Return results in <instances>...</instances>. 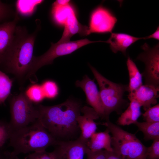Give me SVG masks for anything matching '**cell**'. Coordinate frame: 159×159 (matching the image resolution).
I'll return each mask as SVG.
<instances>
[{
  "label": "cell",
  "mask_w": 159,
  "mask_h": 159,
  "mask_svg": "<svg viewBox=\"0 0 159 159\" xmlns=\"http://www.w3.org/2000/svg\"><path fill=\"white\" fill-rule=\"evenodd\" d=\"M35 30L29 34L24 27L17 26L12 43L0 61V68L14 75L22 84L27 79L33 55L34 43L40 29L37 24Z\"/></svg>",
  "instance_id": "obj_1"
},
{
  "label": "cell",
  "mask_w": 159,
  "mask_h": 159,
  "mask_svg": "<svg viewBox=\"0 0 159 159\" xmlns=\"http://www.w3.org/2000/svg\"><path fill=\"white\" fill-rule=\"evenodd\" d=\"M37 106V120L57 140L72 136L79 129L77 119L82 107L77 101L69 98L57 105Z\"/></svg>",
  "instance_id": "obj_2"
},
{
  "label": "cell",
  "mask_w": 159,
  "mask_h": 159,
  "mask_svg": "<svg viewBox=\"0 0 159 159\" xmlns=\"http://www.w3.org/2000/svg\"><path fill=\"white\" fill-rule=\"evenodd\" d=\"M9 145L13 148L11 155L45 150L48 147L57 145L59 141L37 120L31 124L12 133Z\"/></svg>",
  "instance_id": "obj_3"
},
{
  "label": "cell",
  "mask_w": 159,
  "mask_h": 159,
  "mask_svg": "<svg viewBox=\"0 0 159 159\" xmlns=\"http://www.w3.org/2000/svg\"><path fill=\"white\" fill-rule=\"evenodd\" d=\"M112 135L113 150L125 159H147V147L135 134L126 131L109 119L102 124Z\"/></svg>",
  "instance_id": "obj_4"
},
{
  "label": "cell",
  "mask_w": 159,
  "mask_h": 159,
  "mask_svg": "<svg viewBox=\"0 0 159 159\" xmlns=\"http://www.w3.org/2000/svg\"><path fill=\"white\" fill-rule=\"evenodd\" d=\"M89 66L99 87L105 118L106 120L108 119L111 112H118L126 103L123 96L128 91V85L114 82L105 77L91 65Z\"/></svg>",
  "instance_id": "obj_5"
},
{
  "label": "cell",
  "mask_w": 159,
  "mask_h": 159,
  "mask_svg": "<svg viewBox=\"0 0 159 159\" xmlns=\"http://www.w3.org/2000/svg\"><path fill=\"white\" fill-rule=\"evenodd\" d=\"M103 42L102 41H92L85 39L64 42H58L55 43H52L51 47L45 53L39 56H33L27 79H29L33 83L34 77L36 79L35 74L37 71L44 66L52 64L55 59L71 54L87 44Z\"/></svg>",
  "instance_id": "obj_6"
},
{
  "label": "cell",
  "mask_w": 159,
  "mask_h": 159,
  "mask_svg": "<svg viewBox=\"0 0 159 159\" xmlns=\"http://www.w3.org/2000/svg\"><path fill=\"white\" fill-rule=\"evenodd\" d=\"M10 108L11 120L9 123L12 132L31 124L37 119V105H34L23 91L11 98Z\"/></svg>",
  "instance_id": "obj_7"
},
{
  "label": "cell",
  "mask_w": 159,
  "mask_h": 159,
  "mask_svg": "<svg viewBox=\"0 0 159 159\" xmlns=\"http://www.w3.org/2000/svg\"><path fill=\"white\" fill-rule=\"evenodd\" d=\"M143 52L136 59L143 62L145 68L142 74L145 85L159 88V44L151 47L146 43L141 46Z\"/></svg>",
  "instance_id": "obj_8"
},
{
  "label": "cell",
  "mask_w": 159,
  "mask_h": 159,
  "mask_svg": "<svg viewBox=\"0 0 159 159\" xmlns=\"http://www.w3.org/2000/svg\"><path fill=\"white\" fill-rule=\"evenodd\" d=\"M117 21L116 16L112 11L102 5H99L91 14L87 35L92 33H111Z\"/></svg>",
  "instance_id": "obj_9"
},
{
  "label": "cell",
  "mask_w": 159,
  "mask_h": 159,
  "mask_svg": "<svg viewBox=\"0 0 159 159\" xmlns=\"http://www.w3.org/2000/svg\"><path fill=\"white\" fill-rule=\"evenodd\" d=\"M75 85L83 90L86 95L87 103L95 110L99 117L105 118L99 91L94 80L85 75L82 80L76 81Z\"/></svg>",
  "instance_id": "obj_10"
},
{
  "label": "cell",
  "mask_w": 159,
  "mask_h": 159,
  "mask_svg": "<svg viewBox=\"0 0 159 159\" xmlns=\"http://www.w3.org/2000/svg\"><path fill=\"white\" fill-rule=\"evenodd\" d=\"M81 112L83 115H80L77 119L81 131L79 138L87 143L91 136L96 132L97 125L94 120L98 119L99 116L93 108L86 106L82 107Z\"/></svg>",
  "instance_id": "obj_11"
},
{
  "label": "cell",
  "mask_w": 159,
  "mask_h": 159,
  "mask_svg": "<svg viewBox=\"0 0 159 159\" xmlns=\"http://www.w3.org/2000/svg\"><path fill=\"white\" fill-rule=\"evenodd\" d=\"M159 92V88L143 85L133 92L129 93L128 97L129 100H135L146 111L152 105H156Z\"/></svg>",
  "instance_id": "obj_12"
},
{
  "label": "cell",
  "mask_w": 159,
  "mask_h": 159,
  "mask_svg": "<svg viewBox=\"0 0 159 159\" xmlns=\"http://www.w3.org/2000/svg\"><path fill=\"white\" fill-rule=\"evenodd\" d=\"M87 143L78 138L74 141H59L62 159H83L88 148Z\"/></svg>",
  "instance_id": "obj_13"
},
{
  "label": "cell",
  "mask_w": 159,
  "mask_h": 159,
  "mask_svg": "<svg viewBox=\"0 0 159 159\" xmlns=\"http://www.w3.org/2000/svg\"><path fill=\"white\" fill-rule=\"evenodd\" d=\"M19 19L16 12L12 20L0 24V61L12 43Z\"/></svg>",
  "instance_id": "obj_14"
},
{
  "label": "cell",
  "mask_w": 159,
  "mask_h": 159,
  "mask_svg": "<svg viewBox=\"0 0 159 159\" xmlns=\"http://www.w3.org/2000/svg\"><path fill=\"white\" fill-rule=\"evenodd\" d=\"M143 39V37H135L125 33L112 32L106 43L110 44V49L113 53L121 52L126 55L127 49L129 47Z\"/></svg>",
  "instance_id": "obj_15"
},
{
  "label": "cell",
  "mask_w": 159,
  "mask_h": 159,
  "mask_svg": "<svg viewBox=\"0 0 159 159\" xmlns=\"http://www.w3.org/2000/svg\"><path fill=\"white\" fill-rule=\"evenodd\" d=\"M63 26L64 30L59 42L69 41L71 38L77 34L82 36L87 35L88 27L79 22L74 11L69 15Z\"/></svg>",
  "instance_id": "obj_16"
},
{
  "label": "cell",
  "mask_w": 159,
  "mask_h": 159,
  "mask_svg": "<svg viewBox=\"0 0 159 159\" xmlns=\"http://www.w3.org/2000/svg\"><path fill=\"white\" fill-rule=\"evenodd\" d=\"M110 132L107 128L103 132H95L90 137L87 143V146L92 152L104 150L108 151H113L111 145V137Z\"/></svg>",
  "instance_id": "obj_17"
},
{
  "label": "cell",
  "mask_w": 159,
  "mask_h": 159,
  "mask_svg": "<svg viewBox=\"0 0 159 159\" xmlns=\"http://www.w3.org/2000/svg\"><path fill=\"white\" fill-rule=\"evenodd\" d=\"M129 100V106L117 120V123L120 125L125 126L135 124L142 114L141 106L139 104L133 100Z\"/></svg>",
  "instance_id": "obj_18"
},
{
  "label": "cell",
  "mask_w": 159,
  "mask_h": 159,
  "mask_svg": "<svg viewBox=\"0 0 159 159\" xmlns=\"http://www.w3.org/2000/svg\"><path fill=\"white\" fill-rule=\"evenodd\" d=\"M126 64L129 76L128 92L129 93L133 92L143 85V77L136 64L129 56Z\"/></svg>",
  "instance_id": "obj_19"
},
{
  "label": "cell",
  "mask_w": 159,
  "mask_h": 159,
  "mask_svg": "<svg viewBox=\"0 0 159 159\" xmlns=\"http://www.w3.org/2000/svg\"><path fill=\"white\" fill-rule=\"evenodd\" d=\"M74 11L70 4L61 5L55 1L52 4L51 14L55 23L59 25L63 26L69 15Z\"/></svg>",
  "instance_id": "obj_20"
},
{
  "label": "cell",
  "mask_w": 159,
  "mask_h": 159,
  "mask_svg": "<svg viewBox=\"0 0 159 159\" xmlns=\"http://www.w3.org/2000/svg\"><path fill=\"white\" fill-rule=\"evenodd\" d=\"M135 124L138 127V130L143 133L144 138L145 140H153L159 139V122L137 121Z\"/></svg>",
  "instance_id": "obj_21"
},
{
  "label": "cell",
  "mask_w": 159,
  "mask_h": 159,
  "mask_svg": "<svg viewBox=\"0 0 159 159\" xmlns=\"http://www.w3.org/2000/svg\"><path fill=\"white\" fill-rule=\"evenodd\" d=\"M44 1L17 0L16 3V12L18 15L23 17L31 16L36 11L37 6Z\"/></svg>",
  "instance_id": "obj_22"
},
{
  "label": "cell",
  "mask_w": 159,
  "mask_h": 159,
  "mask_svg": "<svg viewBox=\"0 0 159 159\" xmlns=\"http://www.w3.org/2000/svg\"><path fill=\"white\" fill-rule=\"evenodd\" d=\"M24 93L33 103H38L45 98L41 84L33 83L27 87Z\"/></svg>",
  "instance_id": "obj_23"
},
{
  "label": "cell",
  "mask_w": 159,
  "mask_h": 159,
  "mask_svg": "<svg viewBox=\"0 0 159 159\" xmlns=\"http://www.w3.org/2000/svg\"><path fill=\"white\" fill-rule=\"evenodd\" d=\"M12 81L0 70V104L4 103L10 94Z\"/></svg>",
  "instance_id": "obj_24"
},
{
  "label": "cell",
  "mask_w": 159,
  "mask_h": 159,
  "mask_svg": "<svg viewBox=\"0 0 159 159\" xmlns=\"http://www.w3.org/2000/svg\"><path fill=\"white\" fill-rule=\"evenodd\" d=\"M45 98L53 99L57 97L59 93V88L55 81L50 80H44L41 84Z\"/></svg>",
  "instance_id": "obj_25"
},
{
  "label": "cell",
  "mask_w": 159,
  "mask_h": 159,
  "mask_svg": "<svg viewBox=\"0 0 159 159\" xmlns=\"http://www.w3.org/2000/svg\"><path fill=\"white\" fill-rule=\"evenodd\" d=\"M54 150L48 152L46 150L33 152L28 155L26 159H62L60 149L57 145Z\"/></svg>",
  "instance_id": "obj_26"
},
{
  "label": "cell",
  "mask_w": 159,
  "mask_h": 159,
  "mask_svg": "<svg viewBox=\"0 0 159 159\" xmlns=\"http://www.w3.org/2000/svg\"><path fill=\"white\" fill-rule=\"evenodd\" d=\"M143 117L145 122H159V104L151 107L145 111Z\"/></svg>",
  "instance_id": "obj_27"
},
{
  "label": "cell",
  "mask_w": 159,
  "mask_h": 159,
  "mask_svg": "<svg viewBox=\"0 0 159 159\" xmlns=\"http://www.w3.org/2000/svg\"><path fill=\"white\" fill-rule=\"evenodd\" d=\"M12 132L9 123L0 121V148L9 139Z\"/></svg>",
  "instance_id": "obj_28"
},
{
  "label": "cell",
  "mask_w": 159,
  "mask_h": 159,
  "mask_svg": "<svg viewBox=\"0 0 159 159\" xmlns=\"http://www.w3.org/2000/svg\"><path fill=\"white\" fill-rule=\"evenodd\" d=\"M15 14L10 6L0 0V24L9 21L7 20Z\"/></svg>",
  "instance_id": "obj_29"
},
{
  "label": "cell",
  "mask_w": 159,
  "mask_h": 159,
  "mask_svg": "<svg viewBox=\"0 0 159 159\" xmlns=\"http://www.w3.org/2000/svg\"><path fill=\"white\" fill-rule=\"evenodd\" d=\"M153 141L151 145L147 147V159H159V139Z\"/></svg>",
  "instance_id": "obj_30"
},
{
  "label": "cell",
  "mask_w": 159,
  "mask_h": 159,
  "mask_svg": "<svg viewBox=\"0 0 159 159\" xmlns=\"http://www.w3.org/2000/svg\"><path fill=\"white\" fill-rule=\"evenodd\" d=\"M86 154L87 159H106L105 150L93 152L90 151L88 149Z\"/></svg>",
  "instance_id": "obj_31"
},
{
  "label": "cell",
  "mask_w": 159,
  "mask_h": 159,
  "mask_svg": "<svg viewBox=\"0 0 159 159\" xmlns=\"http://www.w3.org/2000/svg\"><path fill=\"white\" fill-rule=\"evenodd\" d=\"M106 159H125L113 150L108 151L105 150Z\"/></svg>",
  "instance_id": "obj_32"
},
{
  "label": "cell",
  "mask_w": 159,
  "mask_h": 159,
  "mask_svg": "<svg viewBox=\"0 0 159 159\" xmlns=\"http://www.w3.org/2000/svg\"><path fill=\"white\" fill-rule=\"evenodd\" d=\"M154 39L159 40V27L158 26L155 31L151 35L143 37V39Z\"/></svg>",
  "instance_id": "obj_33"
},
{
  "label": "cell",
  "mask_w": 159,
  "mask_h": 159,
  "mask_svg": "<svg viewBox=\"0 0 159 159\" xmlns=\"http://www.w3.org/2000/svg\"><path fill=\"white\" fill-rule=\"evenodd\" d=\"M17 156H12L10 155V153H6V157L3 159H19Z\"/></svg>",
  "instance_id": "obj_34"
},
{
  "label": "cell",
  "mask_w": 159,
  "mask_h": 159,
  "mask_svg": "<svg viewBox=\"0 0 159 159\" xmlns=\"http://www.w3.org/2000/svg\"><path fill=\"white\" fill-rule=\"evenodd\" d=\"M3 155L0 150V159H3L4 158Z\"/></svg>",
  "instance_id": "obj_35"
}]
</instances>
